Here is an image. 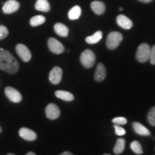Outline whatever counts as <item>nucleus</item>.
Returning a JSON list of instances; mask_svg holds the SVG:
<instances>
[{
	"label": "nucleus",
	"instance_id": "nucleus-24",
	"mask_svg": "<svg viewBox=\"0 0 155 155\" xmlns=\"http://www.w3.org/2000/svg\"><path fill=\"white\" fill-rule=\"evenodd\" d=\"M147 119H148L149 123L153 127H155V106L152 108L150 111H149L148 116H147Z\"/></svg>",
	"mask_w": 155,
	"mask_h": 155
},
{
	"label": "nucleus",
	"instance_id": "nucleus-30",
	"mask_svg": "<svg viewBox=\"0 0 155 155\" xmlns=\"http://www.w3.org/2000/svg\"><path fill=\"white\" fill-rule=\"evenodd\" d=\"M139 2H144V3H150L151 2H152L153 0H138Z\"/></svg>",
	"mask_w": 155,
	"mask_h": 155
},
{
	"label": "nucleus",
	"instance_id": "nucleus-19",
	"mask_svg": "<svg viewBox=\"0 0 155 155\" xmlns=\"http://www.w3.org/2000/svg\"><path fill=\"white\" fill-rule=\"evenodd\" d=\"M103 33L101 31H97L91 36H88L86 38V42L88 44H96L98 42L102 39Z\"/></svg>",
	"mask_w": 155,
	"mask_h": 155
},
{
	"label": "nucleus",
	"instance_id": "nucleus-14",
	"mask_svg": "<svg viewBox=\"0 0 155 155\" xmlns=\"http://www.w3.org/2000/svg\"><path fill=\"white\" fill-rule=\"evenodd\" d=\"M133 128L134 130L137 134L141 136H150V131L147 128H146L144 126H143L141 124L139 123V122H134L133 123Z\"/></svg>",
	"mask_w": 155,
	"mask_h": 155
},
{
	"label": "nucleus",
	"instance_id": "nucleus-15",
	"mask_svg": "<svg viewBox=\"0 0 155 155\" xmlns=\"http://www.w3.org/2000/svg\"><path fill=\"white\" fill-rule=\"evenodd\" d=\"M91 9L95 14L101 15L104 14L106 10V6L104 2L100 1H94L91 3Z\"/></svg>",
	"mask_w": 155,
	"mask_h": 155
},
{
	"label": "nucleus",
	"instance_id": "nucleus-28",
	"mask_svg": "<svg viewBox=\"0 0 155 155\" xmlns=\"http://www.w3.org/2000/svg\"><path fill=\"white\" fill-rule=\"evenodd\" d=\"M150 61L152 65H155V45L153 46L152 49H151Z\"/></svg>",
	"mask_w": 155,
	"mask_h": 155
},
{
	"label": "nucleus",
	"instance_id": "nucleus-6",
	"mask_svg": "<svg viewBox=\"0 0 155 155\" xmlns=\"http://www.w3.org/2000/svg\"><path fill=\"white\" fill-rule=\"evenodd\" d=\"M48 45L50 51L55 54H61L65 50L63 45L55 38H50L48 41Z\"/></svg>",
	"mask_w": 155,
	"mask_h": 155
},
{
	"label": "nucleus",
	"instance_id": "nucleus-26",
	"mask_svg": "<svg viewBox=\"0 0 155 155\" xmlns=\"http://www.w3.org/2000/svg\"><path fill=\"white\" fill-rule=\"evenodd\" d=\"M112 122L114 124L117 125H125L127 123V119L124 117H116L112 120Z\"/></svg>",
	"mask_w": 155,
	"mask_h": 155
},
{
	"label": "nucleus",
	"instance_id": "nucleus-32",
	"mask_svg": "<svg viewBox=\"0 0 155 155\" xmlns=\"http://www.w3.org/2000/svg\"><path fill=\"white\" fill-rule=\"evenodd\" d=\"M7 155H15V154H12V153H9V154H8Z\"/></svg>",
	"mask_w": 155,
	"mask_h": 155
},
{
	"label": "nucleus",
	"instance_id": "nucleus-13",
	"mask_svg": "<svg viewBox=\"0 0 155 155\" xmlns=\"http://www.w3.org/2000/svg\"><path fill=\"white\" fill-rule=\"evenodd\" d=\"M116 22L121 28L125 29V30H129L133 26L132 21L123 15H119L116 17Z\"/></svg>",
	"mask_w": 155,
	"mask_h": 155
},
{
	"label": "nucleus",
	"instance_id": "nucleus-35",
	"mask_svg": "<svg viewBox=\"0 0 155 155\" xmlns=\"http://www.w3.org/2000/svg\"><path fill=\"white\" fill-rule=\"evenodd\" d=\"M104 155H111V154H104Z\"/></svg>",
	"mask_w": 155,
	"mask_h": 155
},
{
	"label": "nucleus",
	"instance_id": "nucleus-20",
	"mask_svg": "<svg viewBox=\"0 0 155 155\" xmlns=\"http://www.w3.org/2000/svg\"><path fill=\"white\" fill-rule=\"evenodd\" d=\"M126 141L124 139H118L116 145L114 148V152L116 154H120L124 152L125 149Z\"/></svg>",
	"mask_w": 155,
	"mask_h": 155
},
{
	"label": "nucleus",
	"instance_id": "nucleus-4",
	"mask_svg": "<svg viewBox=\"0 0 155 155\" xmlns=\"http://www.w3.org/2000/svg\"><path fill=\"white\" fill-rule=\"evenodd\" d=\"M123 40V35L119 32H111L109 33L107 40H106V45L108 49L114 50L119 45Z\"/></svg>",
	"mask_w": 155,
	"mask_h": 155
},
{
	"label": "nucleus",
	"instance_id": "nucleus-18",
	"mask_svg": "<svg viewBox=\"0 0 155 155\" xmlns=\"http://www.w3.org/2000/svg\"><path fill=\"white\" fill-rule=\"evenodd\" d=\"M55 94L57 98L65 101H72L74 100V96L71 93L65 91H55Z\"/></svg>",
	"mask_w": 155,
	"mask_h": 155
},
{
	"label": "nucleus",
	"instance_id": "nucleus-10",
	"mask_svg": "<svg viewBox=\"0 0 155 155\" xmlns=\"http://www.w3.org/2000/svg\"><path fill=\"white\" fill-rule=\"evenodd\" d=\"M63 71L60 67H55L50 71L49 74V80L53 84H58L62 80Z\"/></svg>",
	"mask_w": 155,
	"mask_h": 155
},
{
	"label": "nucleus",
	"instance_id": "nucleus-11",
	"mask_svg": "<svg viewBox=\"0 0 155 155\" xmlns=\"http://www.w3.org/2000/svg\"><path fill=\"white\" fill-rule=\"evenodd\" d=\"M19 134L23 139L26 141H32L37 139V134L34 131L26 127H22L19 129Z\"/></svg>",
	"mask_w": 155,
	"mask_h": 155
},
{
	"label": "nucleus",
	"instance_id": "nucleus-34",
	"mask_svg": "<svg viewBox=\"0 0 155 155\" xmlns=\"http://www.w3.org/2000/svg\"><path fill=\"white\" fill-rule=\"evenodd\" d=\"M2 132V128H1V127H0V133Z\"/></svg>",
	"mask_w": 155,
	"mask_h": 155
},
{
	"label": "nucleus",
	"instance_id": "nucleus-25",
	"mask_svg": "<svg viewBox=\"0 0 155 155\" xmlns=\"http://www.w3.org/2000/svg\"><path fill=\"white\" fill-rule=\"evenodd\" d=\"M9 35V31L4 25H0V40L7 38Z\"/></svg>",
	"mask_w": 155,
	"mask_h": 155
},
{
	"label": "nucleus",
	"instance_id": "nucleus-31",
	"mask_svg": "<svg viewBox=\"0 0 155 155\" xmlns=\"http://www.w3.org/2000/svg\"><path fill=\"white\" fill-rule=\"evenodd\" d=\"M26 155H36V154H35L34 152H28V154H27Z\"/></svg>",
	"mask_w": 155,
	"mask_h": 155
},
{
	"label": "nucleus",
	"instance_id": "nucleus-33",
	"mask_svg": "<svg viewBox=\"0 0 155 155\" xmlns=\"http://www.w3.org/2000/svg\"><path fill=\"white\" fill-rule=\"evenodd\" d=\"M119 10L122 11V10H123V8H121H121H119Z\"/></svg>",
	"mask_w": 155,
	"mask_h": 155
},
{
	"label": "nucleus",
	"instance_id": "nucleus-2",
	"mask_svg": "<svg viewBox=\"0 0 155 155\" xmlns=\"http://www.w3.org/2000/svg\"><path fill=\"white\" fill-rule=\"evenodd\" d=\"M151 53V48L148 44L142 43L138 47L136 58L139 63H146L150 60Z\"/></svg>",
	"mask_w": 155,
	"mask_h": 155
},
{
	"label": "nucleus",
	"instance_id": "nucleus-21",
	"mask_svg": "<svg viewBox=\"0 0 155 155\" xmlns=\"http://www.w3.org/2000/svg\"><path fill=\"white\" fill-rule=\"evenodd\" d=\"M81 9L79 6H74L68 12V17L71 20L78 19L81 17Z\"/></svg>",
	"mask_w": 155,
	"mask_h": 155
},
{
	"label": "nucleus",
	"instance_id": "nucleus-3",
	"mask_svg": "<svg viewBox=\"0 0 155 155\" xmlns=\"http://www.w3.org/2000/svg\"><path fill=\"white\" fill-rule=\"evenodd\" d=\"M96 62V55L91 50H86L81 55V63L86 68H91Z\"/></svg>",
	"mask_w": 155,
	"mask_h": 155
},
{
	"label": "nucleus",
	"instance_id": "nucleus-29",
	"mask_svg": "<svg viewBox=\"0 0 155 155\" xmlns=\"http://www.w3.org/2000/svg\"><path fill=\"white\" fill-rule=\"evenodd\" d=\"M60 155H73L72 153L70 152H64L62 153V154H61Z\"/></svg>",
	"mask_w": 155,
	"mask_h": 155
},
{
	"label": "nucleus",
	"instance_id": "nucleus-9",
	"mask_svg": "<svg viewBox=\"0 0 155 155\" xmlns=\"http://www.w3.org/2000/svg\"><path fill=\"white\" fill-rule=\"evenodd\" d=\"M20 5L16 0H8L4 4L2 11L5 14H12L18 10Z\"/></svg>",
	"mask_w": 155,
	"mask_h": 155
},
{
	"label": "nucleus",
	"instance_id": "nucleus-16",
	"mask_svg": "<svg viewBox=\"0 0 155 155\" xmlns=\"http://www.w3.org/2000/svg\"><path fill=\"white\" fill-rule=\"evenodd\" d=\"M54 30L56 32V34L58 35L61 37H67L69 33V30L67 28V26H65V25L62 24V23H56L54 26Z\"/></svg>",
	"mask_w": 155,
	"mask_h": 155
},
{
	"label": "nucleus",
	"instance_id": "nucleus-7",
	"mask_svg": "<svg viewBox=\"0 0 155 155\" xmlns=\"http://www.w3.org/2000/svg\"><path fill=\"white\" fill-rule=\"evenodd\" d=\"M6 96L9 98V101L14 103H19L22 99V96L18 91L12 88V87H7L5 90Z\"/></svg>",
	"mask_w": 155,
	"mask_h": 155
},
{
	"label": "nucleus",
	"instance_id": "nucleus-8",
	"mask_svg": "<svg viewBox=\"0 0 155 155\" xmlns=\"http://www.w3.org/2000/svg\"><path fill=\"white\" fill-rule=\"evenodd\" d=\"M45 114L48 119L55 120L59 118L60 115H61V111L56 104H49L45 108Z\"/></svg>",
	"mask_w": 155,
	"mask_h": 155
},
{
	"label": "nucleus",
	"instance_id": "nucleus-5",
	"mask_svg": "<svg viewBox=\"0 0 155 155\" xmlns=\"http://www.w3.org/2000/svg\"><path fill=\"white\" fill-rule=\"evenodd\" d=\"M16 52L19 58L24 62H28L32 58L30 50L26 45L23 44H18L16 45Z\"/></svg>",
	"mask_w": 155,
	"mask_h": 155
},
{
	"label": "nucleus",
	"instance_id": "nucleus-23",
	"mask_svg": "<svg viewBox=\"0 0 155 155\" xmlns=\"http://www.w3.org/2000/svg\"><path fill=\"white\" fill-rule=\"evenodd\" d=\"M131 150L133 151L135 154H143V150L141 145L139 141H134L131 143L130 145Z\"/></svg>",
	"mask_w": 155,
	"mask_h": 155
},
{
	"label": "nucleus",
	"instance_id": "nucleus-27",
	"mask_svg": "<svg viewBox=\"0 0 155 155\" xmlns=\"http://www.w3.org/2000/svg\"><path fill=\"white\" fill-rule=\"evenodd\" d=\"M114 129H115L116 134L118 136H124L126 134V130L120 125H114Z\"/></svg>",
	"mask_w": 155,
	"mask_h": 155
},
{
	"label": "nucleus",
	"instance_id": "nucleus-22",
	"mask_svg": "<svg viewBox=\"0 0 155 155\" xmlns=\"http://www.w3.org/2000/svg\"><path fill=\"white\" fill-rule=\"evenodd\" d=\"M45 22V17L42 15H37V16L32 17L30 19V23L31 26L32 27H37L39 25H42Z\"/></svg>",
	"mask_w": 155,
	"mask_h": 155
},
{
	"label": "nucleus",
	"instance_id": "nucleus-12",
	"mask_svg": "<svg viewBox=\"0 0 155 155\" xmlns=\"http://www.w3.org/2000/svg\"><path fill=\"white\" fill-rule=\"evenodd\" d=\"M106 67L101 63L97 65L96 72L94 74V79L97 82H101L106 78Z\"/></svg>",
	"mask_w": 155,
	"mask_h": 155
},
{
	"label": "nucleus",
	"instance_id": "nucleus-17",
	"mask_svg": "<svg viewBox=\"0 0 155 155\" xmlns=\"http://www.w3.org/2000/svg\"><path fill=\"white\" fill-rule=\"evenodd\" d=\"M37 10L48 12L50 10V6L48 0H38L35 6Z\"/></svg>",
	"mask_w": 155,
	"mask_h": 155
},
{
	"label": "nucleus",
	"instance_id": "nucleus-1",
	"mask_svg": "<svg viewBox=\"0 0 155 155\" xmlns=\"http://www.w3.org/2000/svg\"><path fill=\"white\" fill-rule=\"evenodd\" d=\"M19 65L17 60L8 50L0 48V69L10 74L18 71Z\"/></svg>",
	"mask_w": 155,
	"mask_h": 155
}]
</instances>
